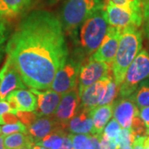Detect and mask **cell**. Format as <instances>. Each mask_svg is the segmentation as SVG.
<instances>
[{
    "mask_svg": "<svg viewBox=\"0 0 149 149\" xmlns=\"http://www.w3.org/2000/svg\"><path fill=\"white\" fill-rule=\"evenodd\" d=\"M5 52L25 85L40 91L50 89L69 56L59 17L44 9L31 11L11 35Z\"/></svg>",
    "mask_w": 149,
    "mask_h": 149,
    "instance_id": "6da1fadb",
    "label": "cell"
},
{
    "mask_svg": "<svg viewBox=\"0 0 149 149\" xmlns=\"http://www.w3.org/2000/svg\"><path fill=\"white\" fill-rule=\"evenodd\" d=\"M109 27L104 8L96 11L81 24L80 32L77 31L72 37L76 45L74 53L84 61L87 56H91L104 41Z\"/></svg>",
    "mask_w": 149,
    "mask_h": 149,
    "instance_id": "7a4b0ae2",
    "label": "cell"
},
{
    "mask_svg": "<svg viewBox=\"0 0 149 149\" xmlns=\"http://www.w3.org/2000/svg\"><path fill=\"white\" fill-rule=\"evenodd\" d=\"M142 46L143 35L139 27L130 26L122 29L116 56L112 64L113 79L118 87L123 83L129 65L141 52Z\"/></svg>",
    "mask_w": 149,
    "mask_h": 149,
    "instance_id": "3957f363",
    "label": "cell"
},
{
    "mask_svg": "<svg viewBox=\"0 0 149 149\" xmlns=\"http://www.w3.org/2000/svg\"><path fill=\"white\" fill-rule=\"evenodd\" d=\"M104 6V0H65L58 16L65 33L74 37L81 24Z\"/></svg>",
    "mask_w": 149,
    "mask_h": 149,
    "instance_id": "277c9868",
    "label": "cell"
},
{
    "mask_svg": "<svg viewBox=\"0 0 149 149\" xmlns=\"http://www.w3.org/2000/svg\"><path fill=\"white\" fill-rule=\"evenodd\" d=\"M148 78H149V53L146 50H142L129 65L125 74L119 87L120 97H129Z\"/></svg>",
    "mask_w": 149,
    "mask_h": 149,
    "instance_id": "5b68a950",
    "label": "cell"
},
{
    "mask_svg": "<svg viewBox=\"0 0 149 149\" xmlns=\"http://www.w3.org/2000/svg\"><path fill=\"white\" fill-rule=\"evenodd\" d=\"M83 61L76 54L73 53L72 56H69L63 65L56 72L50 89L63 95L78 86L79 74Z\"/></svg>",
    "mask_w": 149,
    "mask_h": 149,
    "instance_id": "8992f818",
    "label": "cell"
},
{
    "mask_svg": "<svg viewBox=\"0 0 149 149\" xmlns=\"http://www.w3.org/2000/svg\"><path fill=\"white\" fill-rule=\"evenodd\" d=\"M104 9L109 24L112 27L123 29L130 26L140 27L143 25V13H135L126 8L116 5L109 1H104Z\"/></svg>",
    "mask_w": 149,
    "mask_h": 149,
    "instance_id": "52a82bcc",
    "label": "cell"
},
{
    "mask_svg": "<svg viewBox=\"0 0 149 149\" xmlns=\"http://www.w3.org/2000/svg\"><path fill=\"white\" fill-rule=\"evenodd\" d=\"M110 68L111 65L108 63L88 59V61L85 65H82L79 74L78 89L80 96L87 87L109 75Z\"/></svg>",
    "mask_w": 149,
    "mask_h": 149,
    "instance_id": "ba28073f",
    "label": "cell"
},
{
    "mask_svg": "<svg viewBox=\"0 0 149 149\" xmlns=\"http://www.w3.org/2000/svg\"><path fill=\"white\" fill-rule=\"evenodd\" d=\"M80 96L78 86L62 95L61 100L56 108L52 117L59 124L66 129L70 120L80 111Z\"/></svg>",
    "mask_w": 149,
    "mask_h": 149,
    "instance_id": "9c48e42d",
    "label": "cell"
},
{
    "mask_svg": "<svg viewBox=\"0 0 149 149\" xmlns=\"http://www.w3.org/2000/svg\"><path fill=\"white\" fill-rule=\"evenodd\" d=\"M121 28L112 27L109 25L104 41L102 42L99 48L89 58L98 61H103L112 65L116 56L118 47L121 38Z\"/></svg>",
    "mask_w": 149,
    "mask_h": 149,
    "instance_id": "30bf717a",
    "label": "cell"
},
{
    "mask_svg": "<svg viewBox=\"0 0 149 149\" xmlns=\"http://www.w3.org/2000/svg\"><path fill=\"white\" fill-rule=\"evenodd\" d=\"M26 86L15 66L7 57L0 70V100H6L13 91L25 89Z\"/></svg>",
    "mask_w": 149,
    "mask_h": 149,
    "instance_id": "8fae6325",
    "label": "cell"
},
{
    "mask_svg": "<svg viewBox=\"0 0 149 149\" xmlns=\"http://www.w3.org/2000/svg\"><path fill=\"white\" fill-rule=\"evenodd\" d=\"M30 91L37 98V109L34 111L37 113V116H52L61 100L62 95L54 91L52 89L40 91L30 88Z\"/></svg>",
    "mask_w": 149,
    "mask_h": 149,
    "instance_id": "7c38bea8",
    "label": "cell"
},
{
    "mask_svg": "<svg viewBox=\"0 0 149 149\" xmlns=\"http://www.w3.org/2000/svg\"><path fill=\"white\" fill-rule=\"evenodd\" d=\"M139 114V109L130 96L113 102V116L123 128L130 129L133 118Z\"/></svg>",
    "mask_w": 149,
    "mask_h": 149,
    "instance_id": "4fadbf2b",
    "label": "cell"
},
{
    "mask_svg": "<svg viewBox=\"0 0 149 149\" xmlns=\"http://www.w3.org/2000/svg\"><path fill=\"white\" fill-rule=\"evenodd\" d=\"M112 79L110 74H109L87 87L80 95V108L91 111L93 109L99 106L104 95L107 85Z\"/></svg>",
    "mask_w": 149,
    "mask_h": 149,
    "instance_id": "5bb4252c",
    "label": "cell"
},
{
    "mask_svg": "<svg viewBox=\"0 0 149 149\" xmlns=\"http://www.w3.org/2000/svg\"><path fill=\"white\" fill-rule=\"evenodd\" d=\"M62 128L52 116L38 117L28 127V134L31 136L35 144L41 141L55 129Z\"/></svg>",
    "mask_w": 149,
    "mask_h": 149,
    "instance_id": "9a60e30c",
    "label": "cell"
},
{
    "mask_svg": "<svg viewBox=\"0 0 149 149\" xmlns=\"http://www.w3.org/2000/svg\"><path fill=\"white\" fill-rule=\"evenodd\" d=\"M93 128L91 111L81 108L66 126L70 133L74 134H93Z\"/></svg>",
    "mask_w": 149,
    "mask_h": 149,
    "instance_id": "2e32d148",
    "label": "cell"
},
{
    "mask_svg": "<svg viewBox=\"0 0 149 149\" xmlns=\"http://www.w3.org/2000/svg\"><path fill=\"white\" fill-rule=\"evenodd\" d=\"M93 121V134H102L104 128L113 116V104L97 106L91 111Z\"/></svg>",
    "mask_w": 149,
    "mask_h": 149,
    "instance_id": "e0dca14e",
    "label": "cell"
},
{
    "mask_svg": "<svg viewBox=\"0 0 149 149\" xmlns=\"http://www.w3.org/2000/svg\"><path fill=\"white\" fill-rule=\"evenodd\" d=\"M31 0H0V17L8 21L13 19L27 8Z\"/></svg>",
    "mask_w": 149,
    "mask_h": 149,
    "instance_id": "ac0fdd59",
    "label": "cell"
},
{
    "mask_svg": "<svg viewBox=\"0 0 149 149\" xmlns=\"http://www.w3.org/2000/svg\"><path fill=\"white\" fill-rule=\"evenodd\" d=\"M17 101L18 110L34 112L37 109V98L31 91L20 89L12 92Z\"/></svg>",
    "mask_w": 149,
    "mask_h": 149,
    "instance_id": "d6986e66",
    "label": "cell"
},
{
    "mask_svg": "<svg viewBox=\"0 0 149 149\" xmlns=\"http://www.w3.org/2000/svg\"><path fill=\"white\" fill-rule=\"evenodd\" d=\"M35 143L28 133H15L4 137L5 149H19L23 147H33Z\"/></svg>",
    "mask_w": 149,
    "mask_h": 149,
    "instance_id": "ffe728a7",
    "label": "cell"
},
{
    "mask_svg": "<svg viewBox=\"0 0 149 149\" xmlns=\"http://www.w3.org/2000/svg\"><path fill=\"white\" fill-rule=\"evenodd\" d=\"M65 135V129L63 128H58L55 129L53 132L49 133L41 141L37 142L36 144L48 149H59L62 145L63 139Z\"/></svg>",
    "mask_w": 149,
    "mask_h": 149,
    "instance_id": "44dd1931",
    "label": "cell"
},
{
    "mask_svg": "<svg viewBox=\"0 0 149 149\" xmlns=\"http://www.w3.org/2000/svg\"><path fill=\"white\" fill-rule=\"evenodd\" d=\"M130 97L139 109L149 106V78L143 80Z\"/></svg>",
    "mask_w": 149,
    "mask_h": 149,
    "instance_id": "7402d4cb",
    "label": "cell"
},
{
    "mask_svg": "<svg viewBox=\"0 0 149 149\" xmlns=\"http://www.w3.org/2000/svg\"><path fill=\"white\" fill-rule=\"evenodd\" d=\"M118 91V86L116 84L114 79H112L109 81V83L108 84V85H107L104 95L103 96L99 106L112 104L113 102V100H114V99L116 98V96H117Z\"/></svg>",
    "mask_w": 149,
    "mask_h": 149,
    "instance_id": "603a6c76",
    "label": "cell"
},
{
    "mask_svg": "<svg viewBox=\"0 0 149 149\" xmlns=\"http://www.w3.org/2000/svg\"><path fill=\"white\" fill-rule=\"evenodd\" d=\"M114 140L117 143L118 149H122L127 146L133 145V142L135 140V137L133 136L130 129L123 128Z\"/></svg>",
    "mask_w": 149,
    "mask_h": 149,
    "instance_id": "cb8c5ba5",
    "label": "cell"
},
{
    "mask_svg": "<svg viewBox=\"0 0 149 149\" xmlns=\"http://www.w3.org/2000/svg\"><path fill=\"white\" fill-rule=\"evenodd\" d=\"M109 1L116 5L121 6L138 13H143V3L141 0H104Z\"/></svg>",
    "mask_w": 149,
    "mask_h": 149,
    "instance_id": "d4e9b609",
    "label": "cell"
},
{
    "mask_svg": "<svg viewBox=\"0 0 149 149\" xmlns=\"http://www.w3.org/2000/svg\"><path fill=\"white\" fill-rule=\"evenodd\" d=\"M1 130H2V133L4 136L15 133H28L27 126L24 123H22L20 120H18L17 122L12 123L3 124V126L1 128Z\"/></svg>",
    "mask_w": 149,
    "mask_h": 149,
    "instance_id": "484cf974",
    "label": "cell"
},
{
    "mask_svg": "<svg viewBox=\"0 0 149 149\" xmlns=\"http://www.w3.org/2000/svg\"><path fill=\"white\" fill-rule=\"evenodd\" d=\"M9 29L8 26V20L0 17V61L6 50V42L8 38Z\"/></svg>",
    "mask_w": 149,
    "mask_h": 149,
    "instance_id": "4316f807",
    "label": "cell"
},
{
    "mask_svg": "<svg viewBox=\"0 0 149 149\" xmlns=\"http://www.w3.org/2000/svg\"><path fill=\"white\" fill-rule=\"evenodd\" d=\"M121 125L118 123L117 120L113 118V119L109 120L107 123L105 128H104L103 131V136L106 137L108 139L114 140L115 138L118 136V134L121 131Z\"/></svg>",
    "mask_w": 149,
    "mask_h": 149,
    "instance_id": "83f0119b",
    "label": "cell"
},
{
    "mask_svg": "<svg viewBox=\"0 0 149 149\" xmlns=\"http://www.w3.org/2000/svg\"><path fill=\"white\" fill-rule=\"evenodd\" d=\"M131 132L133 134V136L136 138L139 137H144L147 135V127L145 125L143 121L139 115H136L133 118L131 128H130Z\"/></svg>",
    "mask_w": 149,
    "mask_h": 149,
    "instance_id": "f1b7e54d",
    "label": "cell"
},
{
    "mask_svg": "<svg viewBox=\"0 0 149 149\" xmlns=\"http://www.w3.org/2000/svg\"><path fill=\"white\" fill-rule=\"evenodd\" d=\"M70 137L72 141V149H87L89 143V134H74L70 133Z\"/></svg>",
    "mask_w": 149,
    "mask_h": 149,
    "instance_id": "f546056e",
    "label": "cell"
},
{
    "mask_svg": "<svg viewBox=\"0 0 149 149\" xmlns=\"http://www.w3.org/2000/svg\"><path fill=\"white\" fill-rule=\"evenodd\" d=\"M17 117L21 121L22 123H24L27 127H29L32 123L37 119L38 116L35 112H28V111H21L18 110L16 113Z\"/></svg>",
    "mask_w": 149,
    "mask_h": 149,
    "instance_id": "4dcf8cb0",
    "label": "cell"
},
{
    "mask_svg": "<svg viewBox=\"0 0 149 149\" xmlns=\"http://www.w3.org/2000/svg\"><path fill=\"white\" fill-rule=\"evenodd\" d=\"M143 32L147 38L149 39V0L143 3Z\"/></svg>",
    "mask_w": 149,
    "mask_h": 149,
    "instance_id": "1f68e13d",
    "label": "cell"
},
{
    "mask_svg": "<svg viewBox=\"0 0 149 149\" xmlns=\"http://www.w3.org/2000/svg\"><path fill=\"white\" fill-rule=\"evenodd\" d=\"M101 136L102 134H91L90 135L87 149H101V146H100Z\"/></svg>",
    "mask_w": 149,
    "mask_h": 149,
    "instance_id": "d6a6232c",
    "label": "cell"
},
{
    "mask_svg": "<svg viewBox=\"0 0 149 149\" xmlns=\"http://www.w3.org/2000/svg\"><path fill=\"white\" fill-rule=\"evenodd\" d=\"M100 146H101V149H118L115 140L108 139L103 135L100 139Z\"/></svg>",
    "mask_w": 149,
    "mask_h": 149,
    "instance_id": "836d02e7",
    "label": "cell"
},
{
    "mask_svg": "<svg viewBox=\"0 0 149 149\" xmlns=\"http://www.w3.org/2000/svg\"><path fill=\"white\" fill-rule=\"evenodd\" d=\"M139 116L145 123L147 128H149V106L141 108L139 110Z\"/></svg>",
    "mask_w": 149,
    "mask_h": 149,
    "instance_id": "e575fe53",
    "label": "cell"
},
{
    "mask_svg": "<svg viewBox=\"0 0 149 149\" xmlns=\"http://www.w3.org/2000/svg\"><path fill=\"white\" fill-rule=\"evenodd\" d=\"M6 113H13V110L8 102L5 100H0V116H2Z\"/></svg>",
    "mask_w": 149,
    "mask_h": 149,
    "instance_id": "d590c367",
    "label": "cell"
},
{
    "mask_svg": "<svg viewBox=\"0 0 149 149\" xmlns=\"http://www.w3.org/2000/svg\"><path fill=\"white\" fill-rule=\"evenodd\" d=\"M73 148V144H72V141L70 137V134H66L65 136L64 139H63V143L61 147L59 149H72Z\"/></svg>",
    "mask_w": 149,
    "mask_h": 149,
    "instance_id": "8d00e7d4",
    "label": "cell"
},
{
    "mask_svg": "<svg viewBox=\"0 0 149 149\" xmlns=\"http://www.w3.org/2000/svg\"><path fill=\"white\" fill-rule=\"evenodd\" d=\"M4 135H0V149H5L4 147Z\"/></svg>",
    "mask_w": 149,
    "mask_h": 149,
    "instance_id": "74e56055",
    "label": "cell"
},
{
    "mask_svg": "<svg viewBox=\"0 0 149 149\" xmlns=\"http://www.w3.org/2000/svg\"><path fill=\"white\" fill-rule=\"evenodd\" d=\"M59 1H61V0H47V2L49 5H54L56 3H57Z\"/></svg>",
    "mask_w": 149,
    "mask_h": 149,
    "instance_id": "f35d334b",
    "label": "cell"
},
{
    "mask_svg": "<svg viewBox=\"0 0 149 149\" xmlns=\"http://www.w3.org/2000/svg\"><path fill=\"white\" fill-rule=\"evenodd\" d=\"M32 149H48L47 148H44L42 146H40V145H37V144H35L33 147H32Z\"/></svg>",
    "mask_w": 149,
    "mask_h": 149,
    "instance_id": "ab89813d",
    "label": "cell"
},
{
    "mask_svg": "<svg viewBox=\"0 0 149 149\" xmlns=\"http://www.w3.org/2000/svg\"><path fill=\"white\" fill-rule=\"evenodd\" d=\"M122 149H133V146L131 145V146H127V147H125V148H123Z\"/></svg>",
    "mask_w": 149,
    "mask_h": 149,
    "instance_id": "60d3db41",
    "label": "cell"
},
{
    "mask_svg": "<svg viewBox=\"0 0 149 149\" xmlns=\"http://www.w3.org/2000/svg\"><path fill=\"white\" fill-rule=\"evenodd\" d=\"M19 149H32V147H23V148H21Z\"/></svg>",
    "mask_w": 149,
    "mask_h": 149,
    "instance_id": "b9f144b4",
    "label": "cell"
},
{
    "mask_svg": "<svg viewBox=\"0 0 149 149\" xmlns=\"http://www.w3.org/2000/svg\"><path fill=\"white\" fill-rule=\"evenodd\" d=\"M147 135H148L149 136V128H147Z\"/></svg>",
    "mask_w": 149,
    "mask_h": 149,
    "instance_id": "7bdbcfd3",
    "label": "cell"
},
{
    "mask_svg": "<svg viewBox=\"0 0 149 149\" xmlns=\"http://www.w3.org/2000/svg\"><path fill=\"white\" fill-rule=\"evenodd\" d=\"M146 1H148V0H141V2H142V3H145Z\"/></svg>",
    "mask_w": 149,
    "mask_h": 149,
    "instance_id": "ee69618b",
    "label": "cell"
},
{
    "mask_svg": "<svg viewBox=\"0 0 149 149\" xmlns=\"http://www.w3.org/2000/svg\"><path fill=\"white\" fill-rule=\"evenodd\" d=\"M1 133H2V130H1V128H0V134H1Z\"/></svg>",
    "mask_w": 149,
    "mask_h": 149,
    "instance_id": "f6af8a7d",
    "label": "cell"
},
{
    "mask_svg": "<svg viewBox=\"0 0 149 149\" xmlns=\"http://www.w3.org/2000/svg\"><path fill=\"white\" fill-rule=\"evenodd\" d=\"M143 149H145V148H143Z\"/></svg>",
    "mask_w": 149,
    "mask_h": 149,
    "instance_id": "bcb514c9",
    "label": "cell"
}]
</instances>
